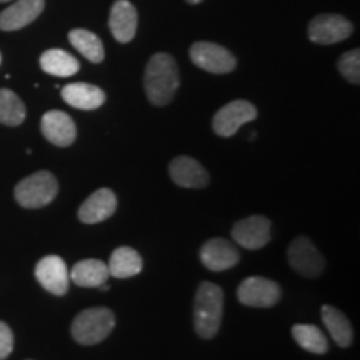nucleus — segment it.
<instances>
[{
	"instance_id": "11",
	"label": "nucleus",
	"mask_w": 360,
	"mask_h": 360,
	"mask_svg": "<svg viewBox=\"0 0 360 360\" xmlns=\"http://www.w3.org/2000/svg\"><path fill=\"white\" fill-rule=\"evenodd\" d=\"M35 277L40 285L53 295H65L69 290V269L58 255H47L40 259L35 267Z\"/></svg>"
},
{
	"instance_id": "4",
	"label": "nucleus",
	"mask_w": 360,
	"mask_h": 360,
	"mask_svg": "<svg viewBox=\"0 0 360 360\" xmlns=\"http://www.w3.org/2000/svg\"><path fill=\"white\" fill-rule=\"evenodd\" d=\"M58 184L53 174L40 170L24 180L15 187V199L25 209H40L49 205L57 197Z\"/></svg>"
},
{
	"instance_id": "15",
	"label": "nucleus",
	"mask_w": 360,
	"mask_h": 360,
	"mask_svg": "<svg viewBox=\"0 0 360 360\" xmlns=\"http://www.w3.org/2000/svg\"><path fill=\"white\" fill-rule=\"evenodd\" d=\"M45 8V0H17L0 12V30H20L37 19Z\"/></svg>"
},
{
	"instance_id": "25",
	"label": "nucleus",
	"mask_w": 360,
	"mask_h": 360,
	"mask_svg": "<svg viewBox=\"0 0 360 360\" xmlns=\"http://www.w3.org/2000/svg\"><path fill=\"white\" fill-rule=\"evenodd\" d=\"M25 105L15 92L8 89H0V124L20 125L25 120Z\"/></svg>"
},
{
	"instance_id": "30",
	"label": "nucleus",
	"mask_w": 360,
	"mask_h": 360,
	"mask_svg": "<svg viewBox=\"0 0 360 360\" xmlns=\"http://www.w3.org/2000/svg\"><path fill=\"white\" fill-rule=\"evenodd\" d=\"M0 2H7V0H0Z\"/></svg>"
},
{
	"instance_id": "9",
	"label": "nucleus",
	"mask_w": 360,
	"mask_h": 360,
	"mask_svg": "<svg viewBox=\"0 0 360 360\" xmlns=\"http://www.w3.org/2000/svg\"><path fill=\"white\" fill-rule=\"evenodd\" d=\"M257 119V109L254 103L247 101H233L214 115L212 129L219 137H232L244 124Z\"/></svg>"
},
{
	"instance_id": "29",
	"label": "nucleus",
	"mask_w": 360,
	"mask_h": 360,
	"mask_svg": "<svg viewBox=\"0 0 360 360\" xmlns=\"http://www.w3.org/2000/svg\"><path fill=\"white\" fill-rule=\"evenodd\" d=\"M0 64H2V56H0Z\"/></svg>"
},
{
	"instance_id": "10",
	"label": "nucleus",
	"mask_w": 360,
	"mask_h": 360,
	"mask_svg": "<svg viewBox=\"0 0 360 360\" xmlns=\"http://www.w3.org/2000/svg\"><path fill=\"white\" fill-rule=\"evenodd\" d=\"M232 237L236 244L245 249H262L272 238V224L264 215H252L233 224Z\"/></svg>"
},
{
	"instance_id": "18",
	"label": "nucleus",
	"mask_w": 360,
	"mask_h": 360,
	"mask_svg": "<svg viewBox=\"0 0 360 360\" xmlns=\"http://www.w3.org/2000/svg\"><path fill=\"white\" fill-rule=\"evenodd\" d=\"M62 98L74 109L96 110L105 102V92L97 85L75 82L62 89Z\"/></svg>"
},
{
	"instance_id": "6",
	"label": "nucleus",
	"mask_w": 360,
	"mask_h": 360,
	"mask_svg": "<svg viewBox=\"0 0 360 360\" xmlns=\"http://www.w3.org/2000/svg\"><path fill=\"white\" fill-rule=\"evenodd\" d=\"M188 53H191L193 65L210 72V74H229L237 65L233 53L214 42H195Z\"/></svg>"
},
{
	"instance_id": "12",
	"label": "nucleus",
	"mask_w": 360,
	"mask_h": 360,
	"mask_svg": "<svg viewBox=\"0 0 360 360\" xmlns=\"http://www.w3.org/2000/svg\"><path fill=\"white\" fill-rule=\"evenodd\" d=\"M40 130L49 142L57 147H69L77 139V127L69 114L51 110L40 120Z\"/></svg>"
},
{
	"instance_id": "16",
	"label": "nucleus",
	"mask_w": 360,
	"mask_h": 360,
	"mask_svg": "<svg viewBox=\"0 0 360 360\" xmlns=\"http://www.w3.org/2000/svg\"><path fill=\"white\" fill-rule=\"evenodd\" d=\"M169 174L174 182L184 188H204L210 182L207 170L195 159L187 155L175 157L169 165Z\"/></svg>"
},
{
	"instance_id": "27",
	"label": "nucleus",
	"mask_w": 360,
	"mask_h": 360,
	"mask_svg": "<svg viewBox=\"0 0 360 360\" xmlns=\"http://www.w3.org/2000/svg\"><path fill=\"white\" fill-rule=\"evenodd\" d=\"M13 349V334L7 323L0 321V360L7 359Z\"/></svg>"
},
{
	"instance_id": "24",
	"label": "nucleus",
	"mask_w": 360,
	"mask_h": 360,
	"mask_svg": "<svg viewBox=\"0 0 360 360\" xmlns=\"http://www.w3.org/2000/svg\"><path fill=\"white\" fill-rule=\"evenodd\" d=\"M292 337L297 344L307 352L322 355L327 354L328 342L327 337L317 326H309V323H297L292 327Z\"/></svg>"
},
{
	"instance_id": "21",
	"label": "nucleus",
	"mask_w": 360,
	"mask_h": 360,
	"mask_svg": "<svg viewBox=\"0 0 360 360\" xmlns=\"http://www.w3.org/2000/svg\"><path fill=\"white\" fill-rule=\"evenodd\" d=\"M40 67L44 72L56 77H72L79 72L80 64L72 53L62 49H51L40 56Z\"/></svg>"
},
{
	"instance_id": "20",
	"label": "nucleus",
	"mask_w": 360,
	"mask_h": 360,
	"mask_svg": "<svg viewBox=\"0 0 360 360\" xmlns=\"http://www.w3.org/2000/svg\"><path fill=\"white\" fill-rule=\"evenodd\" d=\"M107 267L115 278H129L142 272L143 262L141 254L132 247H119L112 252Z\"/></svg>"
},
{
	"instance_id": "3",
	"label": "nucleus",
	"mask_w": 360,
	"mask_h": 360,
	"mask_svg": "<svg viewBox=\"0 0 360 360\" xmlns=\"http://www.w3.org/2000/svg\"><path fill=\"white\" fill-rule=\"evenodd\" d=\"M115 327V315L107 307H92L80 312L72 322L70 332L75 342L96 345L105 340Z\"/></svg>"
},
{
	"instance_id": "26",
	"label": "nucleus",
	"mask_w": 360,
	"mask_h": 360,
	"mask_svg": "<svg viewBox=\"0 0 360 360\" xmlns=\"http://www.w3.org/2000/svg\"><path fill=\"white\" fill-rule=\"evenodd\" d=\"M340 74L349 80L350 84L359 85L360 82V51L354 49V51L345 52L344 56L337 62Z\"/></svg>"
},
{
	"instance_id": "2",
	"label": "nucleus",
	"mask_w": 360,
	"mask_h": 360,
	"mask_svg": "<svg viewBox=\"0 0 360 360\" xmlns=\"http://www.w3.org/2000/svg\"><path fill=\"white\" fill-rule=\"evenodd\" d=\"M224 312V292L217 283L202 282L193 300V327L202 339L217 335Z\"/></svg>"
},
{
	"instance_id": "17",
	"label": "nucleus",
	"mask_w": 360,
	"mask_h": 360,
	"mask_svg": "<svg viewBox=\"0 0 360 360\" xmlns=\"http://www.w3.org/2000/svg\"><path fill=\"white\" fill-rule=\"evenodd\" d=\"M117 197L110 188H98L80 205L79 219L84 224H98L115 214Z\"/></svg>"
},
{
	"instance_id": "13",
	"label": "nucleus",
	"mask_w": 360,
	"mask_h": 360,
	"mask_svg": "<svg viewBox=\"0 0 360 360\" xmlns=\"http://www.w3.org/2000/svg\"><path fill=\"white\" fill-rule=\"evenodd\" d=\"M200 260L212 272H222L233 267L240 260V252L232 242L225 238H210L200 249Z\"/></svg>"
},
{
	"instance_id": "23",
	"label": "nucleus",
	"mask_w": 360,
	"mask_h": 360,
	"mask_svg": "<svg viewBox=\"0 0 360 360\" xmlns=\"http://www.w3.org/2000/svg\"><path fill=\"white\" fill-rule=\"evenodd\" d=\"M69 40L72 47L87 58L92 64H101L105 58L102 40L96 34L85 29H74L69 32Z\"/></svg>"
},
{
	"instance_id": "19",
	"label": "nucleus",
	"mask_w": 360,
	"mask_h": 360,
	"mask_svg": "<svg viewBox=\"0 0 360 360\" xmlns=\"http://www.w3.org/2000/svg\"><path fill=\"white\" fill-rule=\"evenodd\" d=\"M70 278L79 287H101L110 277L109 267L98 259L80 260L70 270Z\"/></svg>"
},
{
	"instance_id": "5",
	"label": "nucleus",
	"mask_w": 360,
	"mask_h": 360,
	"mask_svg": "<svg viewBox=\"0 0 360 360\" xmlns=\"http://www.w3.org/2000/svg\"><path fill=\"white\" fill-rule=\"evenodd\" d=\"M354 32V25L349 19L339 13H321L309 22L310 42L321 45H332L349 39Z\"/></svg>"
},
{
	"instance_id": "8",
	"label": "nucleus",
	"mask_w": 360,
	"mask_h": 360,
	"mask_svg": "<svg viewBox=\"0 0 360 360\" xmlns=\"http://www.w3.org/2000/svg\"><path fill=\"white\" fill-rule=\"evenodd\" d=\"M281 295L282 290L278 283L265 277L245 278L237 289L238 302L247 305V307H274L281 300Z\"/></svg>"
},
{
	"instance_id": "1",
	"label": "nucleus",
	"mask_w": 360,
	"mask_h": 360,
	"mask_svg": "<svg viewBox=\"0 0 360 360\" xmlns=\"http://www.w3.org/2000/svg\"><path fill=\"white\" fill-rule=\"evenodd\" d=\"M180 85L179 67L170 53L159 52L147 62L143 74V89L154 105L164 107L174 101Z\"/></svg>"
},
{
	"instance_id": "28",
	"label": "nucleus",
	"mask_w": 360,
	"mask_h": 360,
	"mask_svg": "<svg viewBox=\"0 0 360 360\" xmlns=\"http://www.w3.org/2000/svg\"><path fill=\"white\" fill-rule=\"evenodd\" d=\"M187 2H188V4H192V6H195V4H200L202 0H187Z\"/></svg>"
},
{
	"instance_id": "22",
	"label": "nucleus",
	"mask_w": 360,
	"mask_h": 360,
	"mask_svg": "<svg viewBox=\"0 0 360 360\" xmlns=\"http://www.w3.org/2000/svg\"><path fill=\"white\" fill-rule=\"evenodd\" d=\"M322 321L326 323L327 330L330 332L332 339L335 340V344L339 345V347H349V345L352 344L354 330L344 312L332 307V305H323Z\"/></svg>"
},
{
	"instance_id": "14",
	"label": "nucleus",
	"mask_w": 360,
	"mask_h": 360,
	"mask_svg": "<svg viewBox=\"0 0 360 360\" xmlns=\"http://www.w3.org/2000/svg\"><path fill=\"white\" fill-rule=\"evenodd\" d=\"M139 13L134 4L129 0H115L110 8L109 27L114 39L120 44L132 42L137 34Z\"/></svg>"
},
{
	"instance_id": "7",
	"label": "nucleus",
	"mask_w": 360,
	"mask_h": 360,
	"mask_svg": "<svg viewBox=\"0 0 360 360\" xmlns=\"http://www.w3.org/2000/svg\"><path fill=\"white\" fill-rule=\"evenodd\" d=\"M287 257H289L290 267L304 277H319L326 269V260H323L322 254L314 245V242L305 236L292 240Z\"/></svg>"
}]
</instances>
